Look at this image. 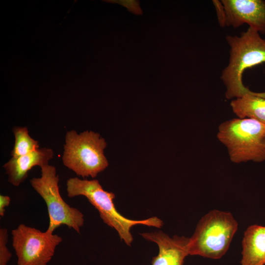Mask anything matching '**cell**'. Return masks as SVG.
Masks as SVG:
<instances>
[{"label": "cell", "instance_id": "6da1fadb", "mask_svg": "<svg viewBox=\"0 0 265 265\" xmlns=\"http://www.w3.org/2000/svg\"><path fill=\"white\" fill-rule=\"evenodd\" d=\"M226 39L230 47V55L221 79L226 86V98L258 94L244 86L242 78L246 69L265 62V40L261 38L259 32L250 27L241 32L240 36L227 35Z\"/></svg>", "mask_w": 265, "mask_h": 265}, {"label": "cell", "instance_id": "7a4b0ae2", "mask_svg": "<svg viewBox=\"0 0 265 265\" xmlns=\"http://www.w3.org/2000/svg\"><path fill=\"white\" fill-rule=\"evenodd\" d=\"M67 192L69 197L78 196L85 197L98 211L103 222L118 233L121 240L130 246L133 241L131 229L134 225H144L161 228L163 221L156 216L143 220H132L121 214L115 207V194L105 190L98 180H81L78 177L67 181Z\"/></svg>", "mask_w": 265, "mask_h": 265}, {"label": "cell", "instance_id": "3957f363", "mask_svg": "<svg viewBox=\"0 0 265 265\" xmlns=\"http://www.w3.org/2000/svg\"><path fill=\"white\" fill-rule=\"evenodd\" d=\"M234 163L265 160V124L252 118H234L221 124L217 134Z\"/></svg>", "mask_w": 265, "mask_h": 265}, {"label": "cell", "instance_id": "277c9868", "mask_svg": "<svg viewBox=\"0 0 265 265\" xmlns=\"http://www.w3.org/2000/svg\"><path fill=\"white\" fill-rule=\"evenodd\" d=\"M238 228V223L228 212L213 210L198 222L189 238V255L219 259L228 251Z\"/></svg>", "mask_w": 265, "mask_h": 265}, {"label": "cell", "instance_id": "5b68a950", "mask_svg": "<svg viewBox=\"0 0 265 265\" xmlns=\"http://www.w3.org/2000/svg\"><path fill=\"white\" fill-rule=\"evenodd\" d=\"M62 161L78 176L96 177L108 165L104 155L106 142L99 133L74 130L67 132Z\"/></svg>", "mask_w": 265, "mask_h": 265}, {"label": "cell", "instance_id": "8992f818", "mask_svg": "<svg viewBox=\"0 0 265 265\" xmlns=\"http://www.w3.org/2000/svg\"><path fill=\"white\" fill-rule=\"evenodd\" d=\"M41 177L31 179L30 183L47 205L49 217L47 230L53 233L60 225H65L80 233L84 224L83 214L78 209L70 207L62 198L55 167L45 165L41 167Z\"/></svg>", "mask_w": 265, "mask_h": 265}, {"label": "cell", "instance_id": "52a82bcc", "mask_svg": "<svg viewBox=\"0 0 265 265\" xmlns=\"http://www.w3.org/2000/svg\"><path fill=\"white\" fill-rule=\"evenodd\" d=\"M18 265H48L62 238L48 230L42 232L24 224L11 231Z\"/></svg>", "mask_w": 265, "mask_h": 265}, {"label": "cell", "instance_id": "ba28073f", "mask_svg": "<svg viewBox=\"0 0 265 265\" xmlns=\"http://www.w3.org/2000/svg\"><path fill=\"white\" fill-rule=\"evenodd\" d=\"M226 25L238 27L244 24L258 32L265 33V1L222 0Z\"/></svg>", "mask_w": 265, "mask_h": 265}, {"label": "cell", "instance_id": "9c48e42d", "mask_svg": "<svg viewBox=\"0 0 265 265\" xmlns=\"http://www.w3.org/2000/svg\"><path fill=\"white\" fill-rule=\"evenodd\" d=\"M140 235L158 246L159 253L153 258L152 265H184L186 257L189 255V238L177 235L171 238L161 231Z\"/></svg>", "mask_w": 265, "mask_h": 265}, {"label": "cell", "instance_id": "30bf717a", "mask_svg": "<svg viewBox=\"0 0 265 265\" xmlns=\"http://www.w3.org/2000/svg\"><path fill=\"white\" fill-rule=\"evenodd\" d=\"M53 157L52 149L43 147L18 158H12L3 165L8 176V181L18 186L26 179L28 172L32 167L37 165L41 167L49 164Z\"/></svg>", "mask_w": 265, "mask_h": 265}, {"label": "cell", "instance_id": "8fae6325", "mask_svg": "<svg viewBox=\"0 0 265 265\" xmlns=\"http://www.w3.org/2000/svg\"><path fill=\"white\" fill-rule=\"evenodd\" d=\"M241 265H265V226L252 225L244 233Z\"/></svg>", "mask_w": 265, "mask_h": 265}, {"label": "cell", "instance_id": "7c38bea8", "mask_svg": "<svg viewBox=\"0 0 265 265\" xmlns=\"http://www.w3.org/2000/svg\"><path fill=\"white\" fill-rule=\"evenodd\" d=\"M230 106L238 118H252L265 124V92L236 98Z\"/></svg>", "mask_w": 265, "mask_h": 265}, {"label": "cell", "instance_id": "4fadbf2b", "mask_svg": "<svg viewBox=\"0 0 265 265\" xmlns=\"http://www.w3.org/2000/svg\"><path fill=\"white\" fill-rule=\"evenodd\" d=\"M13 132L15 141L11 153L12 158L24 156L39 148L38 141L30 136L26 127H15Z\"/></svg>", "mask_w": 265, "mask_h": 265}, {"label": "cell", "instance_id": "5bb4252c", "mask_svg": "<svg viewBox=\"0 0 265 265\" xmlns=\"http://www.w3.org/2000/svg\"><path fill=\"white\" fill-rule=\"evenodd\" d=\"M8 231L6 228L0 229V265H7L12 257V253L9 250L8 242Z\"/></svg>", "mask_w": 265, "mask_h": 265}, {"label": "cell", "instance_id": "9a60e30c", "mask_svg": "<svg viewBox=\"0 0 265 265\" xmlns=\"http://www.w3.org/2000/svg\"><path fill=\"white\" fill-rule=\"evenodd\" d=\"M113 2H116L125 7L128 10L135 14H141L142 10L140 7V3L135 0H112Z\"/></svg>", "mask_w": 265, "mask_h": 265}, {"label": "cell", "instance_id": "2e32d148", "mask_svg": "<svg viewBox=\"0 0 265 265\" xmlns=\"http://www.w3.org/2000/svg\"><path fill=\"white\" fill-rule=\"evenodd\" d=\"M212 1L216 10L219 23L221 26H224L226 25V16L223 5L218 0Z\"/></svg>", "mask_w": 265, "mask_h": 265}, {"label": "cell", "instance_id": "e0dca14e", "mask_svg": "<svg viewBox=\"0 0 265 265\" xmlns=\"http://www.w3.org/2000/svg\"><path fill=\"white\" fill-rule=\"evenodd\" d=\"M11 199L7 195H0V216L3 217L4 215L5 208L10 204Z\"/></svg>", "mask_w": 265, "mask_h": 265}]
</instances>
